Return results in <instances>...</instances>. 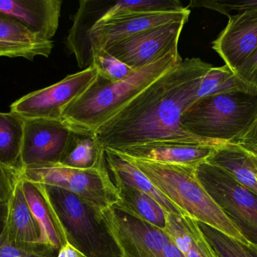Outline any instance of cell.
Returning <instances> with one entry per match:
<instances>
[{
    "label": "cell",
    "instance_id": "obj_34",
    "mask_svg": "<svg viewBox=\"0 0 257 257\" xmlns=\"http://www.w3.org/2000/svg\"><path fill=\"white\" fill-rule=\"evenodd\" d=\"M6 205H0V226H3L6 218Z\"/></svg>",
    "mask_w": 257,
    "mask_h": 257
},
{
    "label": "cell",
    "instance_id": "obj_23",
    "mask_svg": "<svg viewBox=\"0 0 257 257\" xmlns=\"http://www.w3.org/2000/svg\"><path fill=\"white\" fill-rule=\"evenodd\" d=\"M120 200L117 206L136 214L139 218L165 230L166 211L151 196L143 192L123 184H115Z\"/></svg>",
    "mask_w": 257,
    "mask_h": 257
},
{
    "label": "cell",
    "instance_id": "obj_30",
    "mask_svg": "<svg viewBox=\"0 0 257 257\" xmlns=\"http://www.w3.org/2000/svg\"><path fill=\"white\" fill-rule=\"evenodd\" d=\"M23 175H18L0 161V205H6L15 186Z\"/></svg>",
    "mask_w": 257,
    "mask_h": 257
},
{
    "label": "cell",
    "instance_id": "obj_32",
    "mask_svg": "<svg viewBox=\"0 0 257 257\" xmlns=\"http://www.w3.org/2000/svg\"><path fill=\"white\" fill-rule=\"evenodd\" d=\"M235 143L257 157V121L249 131Z\"/></svg>",
    "mask_w": 257,
    "mask_h": 257
},
{
    "label": "cell",
    "instance_id": "obj_36",
    "mask_svg": "<svg viewBox=\"0 0 257 257\" xmlns=\"http://www.w3.org/2000/svg\"><path fill=\"white\" fill-rule=\"evenodd\" d=\"M3 226H0V232H1L2 229H3Z\"/></svg>",
    "mask_w": 257,
    "mask_h": 257
},
{
    "label": "cell",
    "instance_id": "obj_2",
    "mask_svg": "<svg viewBox=\"0 0 257 257\" xmlns=\"http://www.w3.org/2000/svg\"><path fill=\"white\" fill-rule=\"evenodd\" d=\"M178 48L122 81L98 75L90 87L63 110L61 120L74 131L95 132L163 74L182 62Z\"/></svg>",
    "mask_w": 257,
    "mask_h": 257
},
{
    "label": "cell",
    "instance_id": "obj_1",
    "mask_svg": "<svg viewBox=\"0 0 257 257\" xmlns=\"http://www.w3.org/2000/svg\"><path fill=\"white\" fill-rule=\"evenodd\" d=\"M211 66L198 57L186 58L163 74L95 131L101 146L112 149L154 142L226 144L196 137L181 123Z\"/></svg>",
    "mask_w": 257,
    "mask_h": 257
},
{
    "label": "cell",
    "instance_id": "obj_20",
    "mask_svg": "<svg viewBox=\"0 0 257 257\" xmlns=\"http://www.w3.org/2000/svg\"><path fill=\"white\" fill-rule=\"evenodd\" d=\"M165 230L185 257H219L190 216L166 212Z\"/></svg>",
    "mask_w": 257,
    "mask_h": 257
},
{
    "label": "cell",
    "instance_id": "obj_19",
    "mask_svg": "<svg viewBox=\"0 0 257 257\" xmlns=\"http://www.w3.org/2000/svg\"><path fill=\"white\" fill-rule=\"evenodd\" d=\"M207 162L214 164L257 194V157L235 143L218 146Z\"/></svg>",
    "mask_w": 257,
    "mask_h": 257
},
{
    "label": "cell",
    "instance_id": "obj_9",
    "mask_svg": "<svg viewBox=\"0 0 257 257\" xmlns=\"http://www.w3.org/2000/svg\"><path fill=\"white\" fill-rule=\"evenodd\" d=\"M98 75L95 66L67 75L45 89L24 95L10 106V112L24 119H60L63 110L79 98Z\"/></svg>",
    "mask_w": 257,
    "mask_h": 257
},
{
    "label": "cell",
    "instance_id": "obj_11",
    "mask_svg": "<svg viewBox=\"0 0 257 257\" xmlns=\"http://www.w3.org/2000/svg\"><path fill=\"white\" fill-rule=\"evenodd\" d=\"M186 23L180 21L157 26L114 42L104 50L135 71L139 70L178 48Z\"/></svg>",
    "mask_w": 257,
    "mask_h": 257
},
{
    "label": "cell",
    "instance_id": "obj_10",
    "mask_svg": "<svg viewBox=\"0 0 257 257\" xmlns=\"http://www.w3.org/2000/svg\"><path fill=\"white\" fill-rule=\"evenodd\" d=\"M190 10L185 8L178 12H135L111 17L98 21L89 33L80 68L86 69L92 65V52L105 49L108 45L139 32L169 24L187 22Z\"/></svg>",
    "mask_w": 257,
    "mask_h": 257
},
{
    "label": "cell",
    "instance_id": "obj_28",
    "mask_svg": "<svg viewBox=\"0 0 257 257\" xmlns=\"http://www.w3.org/2000/svg\"><path fill=\"white\" fill-rule=\"evenodd\" d=\"M91 66L97 69L98 75L111 82L126 79L136 72L104 49L92 52Z\"/></svg>",
    "mask_w": 257,
    "mask_h": 257
},
{
    "label": "cell",
    "instance_id": "obj_21",
    "mask_svg": "<svg viewBox=\"0 0 257 257\" xmlns=\"http://www.w3.org/2000/svg\"><path fill=\"white\" fill-rule=\"evenodd\" d=\"M24 119L15 113H0V161L12 172L23 175L21 152Z\"/></svg>",
    "mask_w": 257,
    "mask_h": 257
},
{
    "label": "cell",
    "instance_id": "obj_22",
    "mask_svg": "<svg viewBox=\"0 0 257 257\" xmlns=\"http://www.w3.org/2000/svg\"><path fill=\"white\" fill-rule=\"evenodd\" d=\"M105 161V150L94 132L72 130L60 164L72 168L89 169Z\"/></svg>",
    "mask_w": 257,
    "mask_h": 257
},
{
    "label": "cell",
    "instance_id": "obj_14",
    "mask_svg": "<svg viewBox=\"0 0 257 257\" xmlns=\"http://www.w3.org/2000/svg\"><path fill=\"white\" fill-rule=\"evenodd\" d=\"M60 0H0V13L25 26L41 39L51 41L61 15Z\"/></svg>",
    "mask_w": 257,
    "mask_h": 257
},
{
    "label": "cell",
    "instance_id": "obj_12",
    "mask_svg": "<svg viewBox=\"0 0 257 257\" xmlns=\"http://www.w3.org/2000/svg\"><path fill=\"white\" fill-rule=\"evenodd\" d=\"M72 132V128L60 119H24L21 152L24 168L60 163Z\"/></svg>",
    "mask_w": 257,
    "mask_h": 257
},
{
    "label": "cell",
    "instance_id": "obj_25",
    "mask_svg": "<svg viewBox=\"0 0 257 257\" xmlns=\"http://www.w3.org/2000/svg\"><path fill=\"white\" fill-rule=\"evenodd\" d=\"M231 92L256 93L254 89L237 76L227 66H211L206 72L196 94V101L205 97Z\"/></svg>",
    "mask_w": 257,
    "mask_h": 257
},
{
    "label": "cell",
    "instance_id": "obj_33",
    "mask_svg": "<svg viewBox=\"0 0 257 257\" xmlns=\"http://www.w3.org/2000/svg\"><path fill=\"white\" fill-rule=\"evenodd\" d=\"M57 257H84V255L69 242L65 243L59 250Z\"/></svg>",
    "mask_w": 257,
    "mask_h": 257
},
{
    "label": "cell",
    "instance_id": "obj_29",
    "mask_svg": "<svg viewBox=\"0 0 257 257\" xmlns=\"http://www.w3.org/2000/svg\"><path fill=\"white\" fill-rule=\"evenodd\" d=\"M187 8H204L229 17L232 12L242 13L257 9V0H192Z\"/></svg>",
    "mask_w": 257,
    "mask_h": 257
},
{
    "label": "cell",
    "instance_id": "obj_8",
    "mask_svg": "<svg viewBox=\"0 0 257 257\" xmlns=\"http://www.w3.org/2000/svg\"><path fill=\"white\" fill-rule=\"evenodd\" d=\"M196 172L204 188L244 238L257 244V194L207 161L198 165Z\"/></svg>",
    "mask_w": 257,
    "mask_h": 257
},
{
    "label": "cell",
    "instance_id": "obj_31",
    "mask_svg": "<svg viewBox=\"0 0 257 257\" xmlns=\"http://www.w3.org/2000/svg\"><path fill=\"white\" fill-rule=\"evenodd\" d=\"M235 73L257 92V50L240 65Z\"/></svg>",
    "mask_w": 257,
    "mask_h": 257
},
{
    "label": "cell",
    "instance_id": "obj_27",
    "mask_svg": "<svg viewBox=\"0 0 257 257\" xmlns=\"http://www.w3.org/2000/svg\"><path fill=\"white\" fill-rule=\"evenodd\" d=\"M59 250L41 244L15 241L3 225L0 232V257H57Z\"/></svg>",
    "mask_w": 257,
    "mask_h": 257
},
{
    "label": "cell",
    "instance_id": "obj_5",
    "mask_svg": "<svg viewBox=\"0 0 257 257\" xmlns=\"http://www.w3.org/2000/svg\"><path fill=\"white\" fill-rule=\"evenodd\" d=\"M257 121V94L231 92L196 101L183 115L190 134L212 141L236 143Z\"/></svg>",
    "mask_w": 257,
    "mask_h": 257
},
{
    "label": "cell",
    "instance_id": "obj_13",
    "mask_svg": "<svg viewBox=\"0 0 257 257\" xmlns=\"http://www.w3.org/2000/svg\"><path fill=\"white\" fill-rule=\"evenodd\" d=\"M228 18L226 27L213 41L212 48L225 65L235 72L257 50V9Z\"/></svg>",
    "mask_w": 257,
    "mask_h": 257
},
{
    "label": "cell",
    "instance_id": "obj_26",
    "mask_svg": "<svg viewBox=\"0 0 257 257\" xmlns=\"http://www.w3.org/2000/svg\"><path fill=\"white\" fill-rule=\"evenodd\" d=\"M197 223L207 241L219 257H256L248 250L246 244L205 223L199 221Z\"/></svg>",
    "mask_w": 257,
    "mask_h": 257
},
{
    "label": "cell",
    "instance_id": "obj_3",
    "mask_svg": "<svg viewBox=\"0 0 257 257\" xmlns=\"http://www.w3.org/2000/svg\"><path fill=\"white\" fill-rule=\"evenodd\" d=\"M123 156L186 214L246 245L249 244L204 188L196 175V167Z\"/></svg>",
    "mask_w": 257,
    "mask_h": 257
},
{
    "label": "cell",
    "instance_id": "obj_7",
    "mask_svg": "<svg viewBox=\"0 0 257 257\" xmlns=\"http://www.w3.org/2000/svg\"><path fill=\"white\" fill-rule=\"evenodd\" d=\"M120 257H185L169 234L117 206L98 211Z\"/></svg>",
    "mask_w": 257,
    "mask_h": 257
},
{
    "label": "cell",
    "instance_id": "obj_18",
    "mask_svg": "<svg viewBox=\"0 0 257 257\" xmlns=\"http://www.w3.org/2000/svg\"><path fill=\"white\" fill-rule=\"evenodd\" d=\"M3 225L15 241L23 244H39L40 229L24 195L23 177L6 204Z\"/></svg>",
    "mask_w": 257,
    "mask_h": 257
},
{
    "label": "cell",
    "instance_id": "obj_4",
    "mask_svg": "<svg viewBox=\"0 0 257 257\" xmlns=\"http://www.w3.org/2000/svg\"><path fill=\"white\" fill-rule=\"evenodd\" d=\"M34 184L48 205L63 245L69 242L84 257H120L93 206L60 187Z\"/></svg>",
    "mask_w": 257,
    "mask_h": 257
},
{
    "label": "cell",
    "instance_id": "obj_35",
    "mask_svg": "<svg viewBox=\"0 0 257 257\" xmlns=\"http://www.w3.org/2000/svg\"><path fill=\"white\" fill-rule=\"evenodd\" d=\"M247 246L248 250L253 253L254 256L257 257V244H252V243H249Z\"/></svg>",
    "mask_w": 257,
    "mask_h": 257
},
{
    "label": "cell",
    "instance_id": "obj_6",
    "mask_svg": "<svg viewBox=\"0 0 257 257\" xmlns=\"http://www.w3.org/2000/svg\"><path fill=\"white\" fill-rule=\"evenodd\" d=\"M23 176L36 184L67 190L90 204L97 211L120 200L118 190L103 161L89 169H77L63 164H45L25 167Z\"/></svg>",
    "mask_w": 257,
    "mask_h": 257
},
{
    "label": "cell",
    "instance_id": "obj_16",
    "mask_svg": "<svg viewBox=\"0 0 257 257\" xmlns=\"http://www.w3.org/2000/svg\"><path fill=\"white\" fill-rule=\"evenodd\" d=\"M54 42L41 39L16 20L0 13V57H22L33 60L48 57Z\"/></svg>",
    "mask_w": 257,
    "mask_h": 257
},
{
    "label": "cell",
    "instance_id": "obj_15",
    "mask_svg": "<svg viewBox=\"0 0 257 257\" xmlns=\"http://www.w3.org/2000/svg\"><path fill=\"white\" fill-rule=\"evenodd\" d=\"M218 146L173 142H154L110 149L135 159L196 167L206 161Z\"/></svg>",
    "mask_w": 257,
    "mask_h": 257
},
{
    "label": "cell",
    "instance_id": "obj_24",
    "mask_svg": "<svg viewBox=\"0 0 257 257\" xmlns=\"http://www.w3.org/2000/svg\"><path fill=\"white\" fill-rule=\"evenodd\" d=\"M23 190L29 207L40 229L39 244L60 250L63 246V242L54 226L45 199L35 184L27 181L24 176Z\"/></svg>",
    "mask_w": 257,
    "mask_h": 257
},
{
    "label": "cell",
    "instance_id": "obj_17",
    "mask_svg": "<svg viewBox=\"0 0 257 257\" xmlns=\"http://www.w3.org/2000/svg\"><path fill=\"white\" fill-rule=\"evenodd\" d=\"M104 150L107 167L114 184H123L146 193L166 212L177 215H188L154 187L148 178L125 157L110 149Z\"/></svg>",
    "mask_w": 257,
    "mask_h": 257
}]
</instances>
